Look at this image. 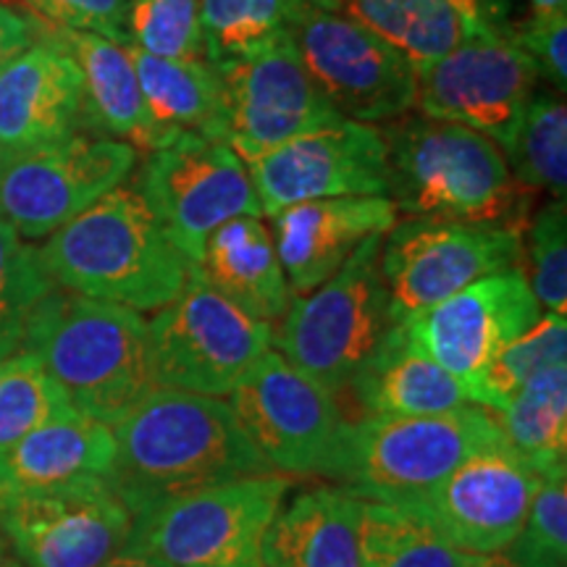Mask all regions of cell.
<instances>
[{
  "label": "cell",
  "mask_w": 567,
  "mask_h": 567,
  "mask_svg": "<svg viewBox=\"0 0 567 567\" xmlns=\"http://www.w3.org/2000/svg\"><path fill=\"white\" fill-rule=\"evenodd\" d=\"M82 71L48 32L0 69V163L51 147L82 130Z\"/></svg>",
  "instance_id": "20"
},
{
  "label": "cell",
  "mask_w": 567,
  "mask_h": 567,
  "mask_svg": "<svg viewBox=\"0 0 567 567\" xmlns=\"http://www.w3.org/2000/svg\"><path fill=\"white\" fill-rule=\"evenodd\" d=\"M137 193L193 266L218 226L239 216H264L247 163L200 132H184L147 153Z\"/></svg>",
  "instance_id": "12"
},
{
  "label": "cell",
  "mask_w": 567,
  "mask_h": 567,
  "mask_svg": "<svg viewBox=\"0 0 567 567\" xmlns=\"http://www.w3.org/2000/svg\"><path fill=\"white\" fill-rule=\"evenodd\" d=\"M268 350H274V323L247 316L193 266L182 292L147 321L153 386L229 396Z\"/></svg>",
  "instance_id": "8"
},
{
  "label": "cell",
  "mask_w": 567,
  "mask_h": 567,
  "mask_svg": "<svg viewBox=\"0 0 567 567\" xmlns=\"http://www.w3.org/2000/svg\"><path fill=\"white\" fill-rule=\"evenodd\" d=\"M111 429L109 478L132 517L168 496L274 473L221 396L151 386Z\"/></svg>",
  "instance_id": "1"
},
{
  "label": "cell",
  "mask_w": 567,
  "mask_h": 567,
  "mask_svg": "<svg viewBox=\"0 0 567 567\" xmlns=\"http://www.w3.org/2000/svg\"><path fill=\"white\" fill-rule=\"evenodd\" d=\"M45 32H92L126 45L130 0H17Z\"/></svg>",
  "instance_id": "39"
},
{
  "label": "cell",
  "mask_w": 567,
  "mask_h": 567,
  "mask_svg": "<svg viewBox=\"0 0 567 567\" xmlns=\"http://www.w3.org/2000/svg\"><path fill=\"white\" fill-rule=\"evenodd\" d=\"M555 363H567V318L547 313L496 354L478 386L476 405L499 413L530 375Z\"/></svg>",
  "instance_id": "34"
},
{
  "label": "cell",
  "mask_w": 567,
  "mask_h": 567,
  "mask_svg": "<svg viewBox=\"0 0 567 567\" xmlns=\"http://www.w3.org/2000/svg\"><path fill=\"white\" fill-rule=\"evenodd\" d=\"M289 38L310 80L344 118L379 124L415 109L417 69L347 13L313 9Z\"/></svg>",
  "instance_id": "14"
},
{
  "label": "cell",
  "mask_w": 567,
  "mask_h": 567,
  "mask_svg": "<svg viewBox=\"0 0 567 567\" xmlns=\"http://www.w3.org/2000/svg\"><path fill=\"white\" fill-rule=\"evenodd\" d=\"M463 19L467 38H509L513 0H450Z\"/></svg>",
  "instance_id": "42"
},
{
  "label": "cell",
  "mask_w": 567,
  "mask_h": 567,
  "mask_svg": "<svg viewBox=\"0 0 567 567\" xmlns=\"http://www.w3.org/2000/svg\"><path fill=\"white\" fill-rule=\"evenodd\" d=\"M155 134L166 147L184 132H208L218 109V71L208 61L158 59L126 45ZM155 147V151H158Z\"/></svg>",
  "instance_id": "27"
},
{
  "label": "cell",
  "mask_w": 567,
  "mask_h": 567,
  "mask_svg": "<svg viewBox=\"0 0 567 567\" xmlns=\"http://www.w3.org/2000/svg\"><path fill=\"white\" fill-rule=\"evenodd\" d=\"M82 71V130L153 153L155 134L126 45L92 32H51Z\"/></svg>",
  "instance_id": "26"
},
{
  "label": "cell",
  "mask_w": 567,
  "mask_h": 567,
  "mask_svg": "<svg viewBox=\"0 0 567 567\" xmlns=\"http://www.w3.org/2000/svg\"><path fill=\"white\" fill-rule=\"evenodd\" d=\"M0 567H24L21 565V559L17 557V551L11 549L9 538L0 534Z\"/></svg>",
  "instance_id": "45"
},
{
  "label": "cell",
  "mask_w": 567,
  "mask_h": 567,
  "mask_svg": "<svg viewBox=\"0 0 567 567\" xmlns=\"http://www.w3.org/2000/svg\"><path fill=\"white\" fill-rule=\"evenodd\" d=\"M292 476L260 473L155 502L134 515L124 551L168 567H266L264 544Z\"/></svg>",
  "instance_id": "5"
},
{
  "label": "cell",
  "mask_w": 567,
  "mask_h": 567,
  "mask_svg": "<svg viewBox=\"0 0 567 567\" xmlns=\"http://www.w3.org/2000/svg\"><path fill=\"white\" fill-rule=\"evenodd\" d=\"M132 523L111 478L0 496V534L24 567H101L122 555Z\"/></svg>",
  "instance_id": "15"
},
{
  "label": "cell",
  "mask_w": 567,
  "mask_h": 567,
  "mask_svg": "<svg viewBox=\"0 0 567 567\" xmlns=\"http://www.w3.org/2000/svg\"><path fill=\"white\" fill-rule=\"evenodd\" d=\"M358 538L363 567H471L481 557L452 547L413 509L381 502L363 499Z\"/></svg>",
  "instance_id": "31"
},
{
  "label": "cell",
  "mask_w": 567,
  "mask_h": 567,
  "mask_svg": "<svg viewBox=\"0 0 567 567\" xmlns=\"http://www.w3.org/2000/svg\"><path fill=\"white\" fill-rule=\"evenodd\" d=\"M502 555L513 567H567V473L542 481L526 523Z\"/></svg>",
  "instance_id": "37"
},
{
  "label": "cell",
  "mask_w": 567,
  "mask_h": 567,
  "mask_svg": "<svg viewBox=\"0 0 567 567\" xmlns=\"http://www.w3.org/2000/svg\"><path fill=\"white\" fill-rule=\"evenodd\" d=\"M266 567H274V565H266Z\"/></svg>",
  "instance_id": "47"
},
{
  "label": "cell",
  "mask_w": 567,
  "mask_h": 567,
  "mask_svg": "<svg viewBox=\"0 0 567 567\" xmlns=\"http://www.w3.org/2000/svg\"><path fill=\"white\" fill-rule=\"evenodd\" d=\"M471 567H513L505 555H481Z\"/></svg>",
  "instance_id": "46"
},
{
  "label": "cell",
  "mask_w": 567,
  "mask_h": 567,
  "mask_svg": "<svg viewBox=\"0 0 567 567\" xmlns=\"http://www.w3.org/2000/svg\"><path fill=\"white\" fill-rule=\"evenodd\" d=\"M381 237H368L313 292L297 295L274 329L276 352L334 394L396 326L379 271Z\"/></svg>",
  "instance_id": "7"
},
{
  "label": "cell",
  "mask_w": 567,
  "mask_h": 567,
  "mask_svg": "<svg viewBox=\"0 0 567 567\" xmlns=\"http://www.w3.org/2000/svg\"><path fill=\"white\" fill-rule=\"evenodd\" d=\"M21 350L40 360L76 413L109 425L153 386L142 313L61 287L34 305Z\"/></svg>",
  "instance_id": "4"
},
{
  "label": "cell",
  "mask_w": 567,
  "mask_h": 567,
  "mask_svg": "<svg viewBox=\"0 0 567 567\" xmlns=\"http://www.w3.org/2000/svg\"><path fill=\"white\" fill-rule=\"evenodd\" d=\"M113 455L116 442L109 423L82 413L55 417L0 446V496L109 478Z\"/></svg>",
  "instance_id": "22"
},
{
  "label": "cell",
  "mask_w": 567,
  "mask_h": 567,
  "mask_svg": "<svg viewBox=\"0 0 567 567\" xmlns=\"http://www.w3.org/2000/svg\"><path fill=\"white\" fill-rule=\"evenodd\" d=\"M45 27L19 6L0 0V69L45 38Z\"/></svg>",
  "instance_id": "41"
},
{
  "label": "cell",
  "mask_w": 567,
  "mask_h": 567,
  "mask_svg": "<svg viewBox=\"0 0 567 567\" xmlns=\"http://www.w3.org/2000/svg\"><path fill=\"white\" fill-rule=\"evenodd\" d=\"M313 9L339 11L337 0H200L205 61L226 66L289 38Z\"/></svg>",
  "instance_id": "29"
},
{
  "label": "cell",
  "mask_w": 567,
  "mask_h": 567,
  "mask_svg": "<svg viewBox=\"0 0 567 567\" xmlns=\"http://www.w3.org/2000/svg\"><path fill=\"white\" fill-rule=\"evenodd\" d=\"M509 40L534 61L538 76L551 87L565 92L567 87V11L565 13H534L523 24H513Z\"/></svg>",
  "instance_id": "40"
},
{
  "label": "cell",
  "mask_w": 567,
  "mask_h": 567,
  "mask_svg": "<svg viewBox=\"0 0 567 567\" xmlns=\"http://www.w3.org/2000/svg\"><path fill=\"white\" fill-rule=\"evenodd\" d=\"M396 213L386 195H358L300 203L271 216L274 247L292 295L329 281L368 237L392 229Z\"/></svg>",
  "instance_id": "21"
},
{
  "label": "cell",
  "mask_w": 567,
  "mask_h": 567,
  "mask_svg": "<svg viewBox=\"0 0 567 567\" xmlns=\"http://www.w3.org/2000/svg\"><path fill=\"white\" fill-rule=\"evenodd\" d=\"M216 71L218 109L205 137L229 145L245 163L344 118L310 80L292 38Z\"/></svg>",
  "instance_id": "11"
},
{
  "label": "cell",
  "mask_w": 567,
  "mask_h": 567,
  "mask_svg": "<svg viewBox=\"0 0 567 567\" xmlns=\"http://www.w3.org/2000/svg\"><path fill=\"white\" fill-rule=\"evenodd\" d=\"M101 567H168V565H163L158 559H151V557L132 555V551H122V555L109 559V563Z\"/></svg>",
  "instance_id": "43"
},
{
  "label": "cell",
  "mask_w": 567,
  "mask_h": 567,
  "mask_svg": "<svg viewBox=\"0 0 567 567\" xmlns=\"http://www.w3.org/2000/svg\"><path fill=\"white\" fill-rule=\"evenodd\" d=\"M229 405L260 457L284 476L337 478L350 423L334 392L276 350L243 375Z\"/></svg>",
  "instance_id": "9"
},
{
  "label": "cell",
  "mask_w": 567,
  "mask_h": 567,
  "mask_svg": "<svg viewBox=\"0 0 567 567\" xmlns=\"http://www.w3.org/2000/svg\"><path fill=\"white\" fill-rule=\"evenodd\" d=\"M523 252L530 260V289L549 313H567V210L565 200H549L530 216Z\"/></svg>",
  "instance_id": "38"
},
{
  "label": "cell",
  "mask_w": 567,
  "mask_h": 567,
  "mask_svg": "<svg viewBox=\"0 0 567 567\" xmlns=\"http://www.w3.org/2000/svg\"><path fill=\"white\" fill-rule=\"evenodd\" d=\"M509 444L544 478L567 473V363L547 365L496 415Z\"/></svg>",
  "instance_id": "28"
},
{
  "label": "cell",
  "mask_w": 567,
  "mask_h": 567,
  "mask_svg": "<svg viewBox=\"0 0 567 567\" xmlns=\"http://www.w3.org/2000/svg\"><path fill=\"white\" fill-rule=\"evenodd\" d=\"M137 168L126 142L76 132L51 147L0 163V218L21 239H48L122 187Z\"/></svg>",
  "instance_id": "13"
},
{
  "label": "cell",
  "mask_w": 567,
  "mask_h": 567,
  "mask_svg": "<svg viewBox=\"0 0 567 567\" xmlns=\"http://www.w3.org/2000/svg\"><path fill=\"white\" fill-rule=\"evenodd\" d=\"M38 255L55 287L137 313L166 308L193 266L137 189L124 184L53 231Z\"/></svg>",
  "instance_id": "2"
},
{
  "label": "cell",
  "mask_w": 567,
  "mask_h": 567,
  "mask_svg": "<svg viewBox=\"0 0 567 567\" xmlns=\"http://www.w3.org/2000/svg\"><path fill=\"white\" fill-rule=\"evenodd\" d=\"M193 268L210 289L258 321H279L292 302L271 229L258 216L218 226Z\"/></svg>",
  "instance_id": "23"
},
{
  "label": "cell",
  "mask_w": 567,
  "mask_h": 567,
  "mask_svg": "<svg viewBox=\"0 0 567 567\" xmlns=\"http://www.w3.org/2000/svg\"><path fill=\"white\" fill-rule=\"evenodd\" d=\"M538 318L542 305L526 271L513 268L467 284L446 300L405 318L402 329L476 405L478 386L496 354L526 334Z\"/></svg>",
  "instance_id": "16"
},
{
  "label": "cell",
  "mask_w": 567,
  "mask_h": 567,
  "mask_svg": "<svg viewBox=\"0 0 567 567\" xmlns=\"http://www.w3.org/2000/svg\"><path fill=\"white\" fill-rule=\"evenodd\" d=\"M534 61L509 38H465L417 71L415 109L494 140L505 151L536 92Z\"/></svg>",
  "instance_id": "19"
},
{
  "label": "cell",
  "mask_w": 567,
  "mask_h": 567,
  "mask_svg": "<svg viewBox=\"0 0 567 567\" xmlns=\"http://www.w3.org/2000/svg\"><path fill=\"white\" fill-rule=\"evenodd\" d=\"M350 389L365 415H436L471 402L442 365L417 350L402 323L354 371Z\"/></svg>",
  "instance_id": "25"
},
{
  "label": "cell",
  "mask_w": 567,
  "mask_h": 567,
  "mask_svg": "<svg viewBox=\"0 0 567 567\" xmlns=\"http://www.w3.org/2000/svg\"><path fill=\"white\" fill-rule=\"evenodd\" d=\"M502 436L494 410L473 402L436 415H365L350 423L337 478L365 502L413 507L465 457Z\"/></svg>",
  "instance_id": "6"
},
{
  "label": "cell",
  "mask_w": 567,
  "mask_h": 567,
  "mask_svg": "<svg viewBox=\"0 0 567 567\" xmlns=\"http://www.w3.org/2000/svg\"><path fill=\"white\" fill-rule=\"evenodd\" d=\"M264 216L329 197L386 195V142L379 126L339 118L247 163Z\"/></svg>",
  "instance_id": "17"
},
{
  "label": "cell",
  "mask_w": 567,
  "mask_h": 567,
  "mask_svg": "<svg viewBox=\"0 0 567 567\" xmlns=\"http://www.w3.org/2000/svg\"><path fill=\"white\" fill-rule=\"evenodd\" d=\"M76 413L63 389L32 352L0 360V446H9L55 417Z\"/></svg>",
  "instance_id": "33"
},
{
  "label": "cell",
  "mask_w": 567,
  "mask_h": 567,
  "mask_svg": "<svg viewBox=\"0 0 567 567\" xmlns=\"http://www.w3.org/2000/svg\"><path fill=\"white\" fill-rule=\"evenodd\" d=\"M126 45L158 59L205 61L200 0H130Z\"/></svg>",
  "instance_id": "36"
},
{
  "label": "cell",
  "mask_w": 567,
  "mask_h": 567,
  "mask_svg": "<svg viewBox=\"0 0 567 567\" xmlns=\"http://www.w3.org/2000/svg\"><path fill=\"white\" fill-rule=\"evenodd\" d=\"M386 197L408 216L520 229L534 193L509 174L502 147L467 126L429 116L386 122Z\"/></svg>",
  "instance_id": "3"
},
{
  "label": "cell",
  "mask_w": 567,
  "mask_h": 567,
  "mask_svg": "<svg viewBox=\"0 0 567 567\" xmlns=\"http://www.w3.org/2000/svg\"><path fill=\"white\" fill-rule=\"evenodd\" d=\"M513 268H523V231L509 226L410 216L381 237L379 271L396 323Z\"/></svg>",
  "instance_id": "10"
},
{
  "label": "cell",
  "mask_w": 567,
  "mask_h": 567,
  "mask_svg": "<svg viewBox=\"0 0 567 567\" xmlns=\"http://www.w3.org/2000/svg\"><path fill=\"white\" fill-rule=\"evenodd\" d=\"M534 13H565L567 0H530Z\"/></svg>",
  "instance_id": "44"
},
{
  "label": "cell",
  "mask_w": 567,
  "mask_h": 567,
  "mask_svg": "<svg viewBox=\"0 0 567 567\" xmlns=\"http://www.w3.org/2000/svg\"><path fill=\"white\" fill-rule=\"evenodd\" d=\"M544 476L505 436L465 457L413 509L452 547L502 555L526 523Z\"/></svg>",
  "instance_id": "18"
},
{
  "label": "cell",
  "mask_w": 567,
  "mask_h": 567,
  "mask_svg": "<svg viewBox=\"0 0 567 567\" xmlns=\"http://www.w3.org/2000/svg\"><path fill=\"white\" fill-rule=\"evenodd\" d=\"M363 499L344 486H318L279 509L266 534L264 563L274 567H363Z\"/></svg>",
  "instance_id": "24"
},
{
  "label": "cell",
  "mask_w": 567,
  "mask_h": 567,
  "mask_svg": "<svg viewBox=\"0 0 567 567\" xmlns=\"http://www.w3.org/2000/svg\"><path fill=\"white\" fill-rule=\"evenodd\" d=\"M509 174L530 193H549L565 200L567 193V105L557 92L530 95L520 124L505 147Z\"/></svg>",
  "instance_id": "32"
},
{
  "label": "cell",
  "mask_w": 567,
  "mask_h": 567,
  "mask_svg": "<svg viewBox=\"0 0 567 567\" xmlns=\"http://www.w3.org/2000/svg\"><path fill=\"white\" fill-rule=\"evenodd\" d=\"M53 287L38 250L0 218V360L21 350L34 305Z\"/></svg>",
  "instance_id": "35"
},
{
  "label": "cell",
  "mask_w": 567,
  "mask_h": 567,
  "mask_svg": "<svg viewBox=\"0 0 567 567\" xmlns=\"http://www.w3.org/2000/svg\"><path fill=\"white\" fill-rule=\"evenodd\" d=\"M339 11L405 53L421 71L467 38L450 0H337Z\"/></svg>",
  "instance_id": "30"
}]
</instances>
